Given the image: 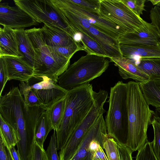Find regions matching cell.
Instances as JSON below:
<instances>
[{"mask_svg": "<svg viewBox=\"0 0 160 160\" xmlns=\"http://www.w3.org/2000/svg\"><path fill=\"white\" fill-rule=\"evenodd\" d=\"M53 129L47 110L39 118L35 129L36 142L43 148L44 142L49 133Z\"/></svg>", "mask_w": 160, "mask_h": 160, "instance_id": "23", "label": "cell"}, {"mask_svg": "<svg viewBox=\"0 0 160 160\" xmlns=\"http://www.w3.org/2000/svg\"><path fill=\"white\" fill-rule=\"evenodd\" d=\"M23 57L20 52L15 29L3 27L0 28V57Z\"/></svg>", "mask_w": 160, "mask_h": 160, "instance_id": "19", "label": "cell"}, {"mask_svg": "<svg viewBox=\"0 0 160 160\" xmlns=\"http://www.w3.org/2000/svg\"><path fill=\"white\" fill-rule=\"evenodd\" d=\"M133 62L149 79L160 78V58L140 59Z\"/></svg>", "mask_w": 160, "mask_h": 160, "instance_id": "22", "label": "cell"}, {"mask_svg": "<svg viewBox=\"0 0 160 160\" xmlns=\"http://www.w3.org/2000/svg\"><path fill=\"white\" fill-rule=\"evenodd\" d=\"M3 57L6 66L8 80H15L26 82L34 76L33 69L26 62L23 57Z\"/></svg>", "mask_w": 160, "mask_h": 160, "instance_id": "15", "label": "cell"}, {"mask_svg": "<svg viewBox=\"0 0 160 160\" xmlns=\"http://www.w3.org/2000/svg\"><path fill=\"white\" fill-rule=\"evenodd\" d=\"M95 94L89 83L67 92L63 117L56 131L58 150L63 148L87 115L94 103Z\"/></svg>", "mask_w": 160, "mask_h": 160, "instance_id": "3", "label": "cell"}, {"mask_svg": "<svg viewBox=\"0 0 160 160\" xmlns=\"http://www.w3.org/2000/svg\"><path fill=\"white\" fill-rule=\"evenodd\" d=\"M151 23L156 28L160 38V7L155 6L150 11Z\"/></svg>", "mask_w": 160, "mask_h": 160, "instance_id": "35", "label": "cell"}, {"mask_svg": "<svg viewBox=\"0 0 160 160\" xmlns=\"http://www.w3.org/2000/svg\"><path fill=\"white\" fill-rule=\"evenodd\" d=\"M108 136L105 120L102 115L87 131L75 154L71 160H92L93 155L89 148L91 142L96 139L103 142Z\"/></svg>", "mask_w": 160, "mask_h": 160, "instance_id": "14", "label": "cell"}, {"mask_svg": "<svg viewBox=\"0 0 160 160\" xmlns=\"http://www.w3.org/2000/svg\"><path fill=\"white\" fill-rule=\"evenodd\" d=\"M15 31L20 51L23 55L24 60L33 69L36 55L31 41L24 29Z\"/></svg>", "mask_w": 160, "mask_h": 160, "instance_id": "21", "label": "cell"}, {"mask_svg": "<svg viewBox=\"0 0 160 160\" xmlns=\"http://www.w3.org/2000/svg\"><path fill=\"white\" fill-rule=\"evenodd\" d=\"M16 5L38 23L56 27L72 38L73 33L52 4L51 0H14Z\"/></svg>", "mask_w": 160, "mask_h": 160, "instance_id": "7", "label": "cell"}, {"mask_svg": "<svg viewBox=\"0 0 160 160\" xmlns=\"http://www.w3.org/2000/svg\"><path fill=\"white\" fill-rule=\"evenodd\" d=\"M61 1L66 6L85 16L92 27L118 41L121 36L127 32L123 27L102 18L98 13L78 6L71 2L70 0H61Z\"/></svg>", "mask_w": 160, "mask_h": 160, "instance_id": "11", "label": "cell"}, {"mask_svg": "<svg viewBox=\"0 0 160 160\" xmlns=\"http://www.w3.org/2000/svg\"><path fill=\"white\" fill-rule=\"evenodd\" d=\"M19 85L20 92L27 105L30 107H45L26 82H20Z\"/></svg>", "mask_w": 160, "mask_h": 160, "instance_id": "27", "label": "cell"}, {"mask_svg": "<svg viewBox=\"0 0 160 160\" xmlns=\"http://www.w3.org/2000/svg\"><path fill=\"white\" fill-rule=\"evenodd\" d=\"M41 30L46 44L53 48L68 46L75 42L68 34L56 27L44 24Z\"/></svg>", "mask_w": 160, "mask_h": 160, "instance_id": "17", "label": "cell"}, {"mask_svg": "<svg viewBox=\"0 0 160 160\" xmlns=\"http://www.w3.org/2000/svg\"><path fill=\"white\" fill-rule=\"evenodd\" d=\"M65 106L66 96L54 103L47 110L53 130L56 131L59 126L63 117Z\"/></svg>", "mask_w": 160, "mask_h": 160, "instance_id": "25", "label": "cell"}, {"mask_svg": "<svg viewBox=\"0 0 160 160\" xmlns=\"http://www.w3.org/2000/svg\"><path fill=\"white\" fill-rule=\"evenodd\" d=\"M118 68L119 73L123 79H132L137 82L146 81L149 77L141 70L132 61L123 57L110 58Z\"/></svg>", "mask_w": 160, "mask_h": 160, "instance_id": "18", "label": "cell"}, {"mask_svg": "<svg viewBox=\"0 0 160 160\" xmlns=\"http://www.w3.org/2000/svg\"><path fill=\"white\" fill-rule=\"evenodd\" d=\"M39 23L26 12L16 5L0 3V24L14 29H24Z\"/></svg>", "mask_w": 160, "mask_h": 160, "instance_id": "12", "label": "cell"}, {"mask_svg": "<svg viewBox=\"0 0 160 160\" xmlns=\"http://www.w3.org/2000/svg\"><path fill=\"white\" fill-rule=\"evenodd\" d=\"M156 6H158L160 7V2H159Z\"/></svg>", "mask_w": 160, "mask_h": 160, "instance_id": "42", "label": "cell"}, {"mask_svg": "<svg viewBox=\"0 0 160 160\" xmlns=\"http://www.w3.org/2000/svg\"><path fill=\"white\" fill-rule=\"evenodd\" d=\"M123 57L133 62L138 59L160 58V45H130L119 44Z\"/></svg>", "mask_w": 160, "mask_h": 160, "instance_id": "16", "label": "cell"}, {"mask_svg": "<svg viewBox=\"0 0 160 160\" xmlns=\"http://www.w3.org/2000/svg\"><path fill=\"white\" fill-rule=\"evenodd\" d=\"M110 62L108 57L88 53L69 65L59 77L57 83L67 92L88 84L105 72Z\"/></svg>", "mask_w": 160, "mask_h": 160, "instance_id": "5", "label": "cell"}, {"mask_svg": "<svg viewBox=\"0 0 160 160\" xmlns=\"http://www.w3.org/2000/svg\"><path fill=\"white\" fill-rule=\"evenodd\" d=\"M26 82L47 109L64 97L68 92L59 86L56 82L45 76H33Z\"/></svg>", "mask_w": 160, "mask_h": 160, "instance_id": "10", "label": "cell"}, {"mask_svg": "<svg viewBox=\"0 0 160 160\" xmlns=\"http://www.w3.org/2000/svg\"><path fill=\"white\" fill-rule=\"evenodd\" d=\"M152 125L154 132V139L152 142L153 150L158 160H160V122L154 116Z\"/></svg>", "mask_w": 160, "mask_h": 160, "instance_id": "29", "label": "cell"}, {"mask_svg": "<svg viewBox=\"0 0 160 160\" xmlns=\"http://www.w3.org/2000/svg\"><path fill=\"white\" fill-rule=\"evenodd\" d=\"M9 149L14 160H22L21 156L18 151L16 149L15 146H11Z\"/></svg>", "mask_w": 160, "mask_h": 160, "instance_id": "40", "label": "cell"}, {"mask_svg": "<svg viewBox=\"0 0 160 160\" xmlns=\"http://www.w3.org/2000/svg\"><path fill=\"white\" fill-rule=\"evenodd\" d=\"M30 160H48L46 151L35 141Z\"/></svg>", "mask_w": 160, "mask_h": 160, "instance_id": "36", "label": "cell"}, {"mask_svg": "<svg viewBox=\"0 0 160 160\" xmlns=\"http://www.w3.org/2000/svg\"><path fill=\"white\" fill-rule=\"evenodd\" d=\"M98 13L102 18L123 27L128 32L136 31L145 21L122 0H100Z\"/></svg>", "mask_w": 160, "mask_h": 160, "instance_id": "9", "label": "cell"}, {"mask_svg": "<svg viewBox=\"0 0 160 160\" xmlns=\"http://www.w3.org/2000/svg\"><path fill=\"white\" fill-rule=\"evenodd\" d=\"M0 134L3 138L9 148L17 145L18 139L15 130L0 114Z\"/></svg>", "mask_w": 160, "mask_h": 160, "instance_id": "26", "label": "cell"}, {"mask_svg": "<svg viewBox=\"0 0 160 160\" xmlns=\"http://www.w3.org/2000/svg\"><path fill=\"white\" fill-rule=\"evenodd\" d=\"M57 146L56 131L54 130L51 135L46 153L48 160H59L57 153Z\"/></svg>", "mask_w": 160, "mask_h": 160, "instance_id": "33", "label": "cell"}, {"mask_svg": "<svg viewBox=\"0 0 160 160\" xmlns=\"http://www.w3.org/2000/svg\"><path fill=\"white\" fill-rule=\"evenodd\" d=\"M92 160H108L103 149L100 145L93 154Z\"/></svg>", "mask_w": 160, "mask_h": 160, "instance_id": "39", "label": "cell"}, {"mask_svg": "<svg viewBox=\"0 0 160 160\" xmlns=\"http://www.w3.org/2000/svg\"><path fill=\"white\" fill-rule=\"evenodd\" d=\"M47 110L44 107L27 105L17 87L0 96V114L15 130L18 151L27 153L32 151L35 142L37 123Z\"/></svg>", "mask_w": 160, "mask_h": 160, "instance_id": "1", "label": "cell"}, {"mask_svg": "<svg viewBox=\"0 0 160 160\" xmlns=\"http://www.w3.org/2000/svg\"><path fill=\"white\" fill-rule=\"evenodd\" d=\"M127 84L128 124L127 146L133 152L148 141V129L152 124L154 112L146 103L139 82L131 81Z\"/></svg>", "mask_w": 160, "mask_h": 160, "instance_id": "2", "label": "cell"}, {"mask_svg": "<svg viewBox=\"0 0 160 160\" xmlns=\"http://www.w3.org/2000/svg\"><path fill=\"white\" fill-rule=\"evenodd\" d=\"M0 96L9 78L6 64L3 56L0 57Z\"/></svg>", "mask_w": 160, "mask_h": 160, "instance_id": "34", "label": "cell"}, {"mask_svg": "<svg viewBox=\"0 0 160 160\" xmlns=\"http://www.w3.org/2000/svg\"><path fill=\"white\" fill-rule=\"evenodd\" d=\"M148 1H150L153 5H157L160 2V0H149Z\"/></svg>", "mask_w": 160, "mask_h": 160, "instance_id": "41", "label": "cell"}, {"mask_svg": "<svg viewBox=\"0 0 160 160\" xmlns=\"http://www.w3.org/2000/svg\"><path fill=\"white\" fill-rule=\"evenodd\" d=\"M106 100L98 96L91 108L59 152V160H71L75 154L87 132L98 118L106 112L103 106Z\"/></svg>", "mask_w": 160, "mask_h": 160, "instance_id": "8", "label": "cell"}, {"mask_svg": "<svg viewBox=\"0 0 160 160\" xmlns=\"http://www.w3.org/2000/svg\"><path fill=\"white\" fill-rule=\"evenodd\" d=\"M103 148L105 150L108 160H120L117 143L114 139L107 137L103 141Z\"/></svg>", "mask_w": 160, "mask_h": 160, "instance_id": "28", "label": "cell"}, {"mask_svg": "<svg viewBox=\"0 0 160 160\" xmlns=\"http://www.w3.org/2000/svg\"><path fill=\"white\" fill-rule=\"evenodd\" d=\"M135 160H158L154 153L152 142L147 141L138 150Z\"/></svg>", "mask_w": 160, "mask_h": 160, "instance_id": "30", "label": "cell"}, {"mask_svg": "<svg viewBox=\"0 0 160 160\" xmlns=\"http://www.w3.org/2000/svg\"><path fill=\"white\" fill-rule=\"evenodd\" d=\"M0 160H14L8 147L0 134Z\"/></svg>", "mask_w": 160, "mask_h": 160, "instance_id": "37", "label": "cell"}, {"mask_svg": "<svg viewBox=\"0 0 160 160\" xmlns=\"http://www.w3.org/2000/svg\"><path fill=\"white\" fill-rule=\"evenodd\" d=\"M75 32L73 37L74 40L77 42H81L88 53L95 54L108 58L104 50L95 40L80 32Z\"/></svg>", "mask_w": 160, "mask_h": 160, "instance_id": "24", "label": "cell"}, {"mask_svg": "<svg viewBox=\"0 0 160 160\" xmlns=\"http://www.w3.org/2000/svg\"><path fill=\"white\" fill-rule=\"evenodd\" d=\"M25 30L36 55L34 76H46L57 82L59 77L70 65V59L62 56L54 48L46 44L41 28L34 27Z\"/></svg>", "mask_w": 160, "mask_h": 160, "instance_id": "4", "label": "cell"}, {"mask_svg": "<svg viewBox=\"0 0 160 160\" xmlns=\"http://www.w3.org/2000/svg\"><path fill=\"white\" fill-rule=\"evenodd\" d=\"M119 152L120 160H133L132 156V152L127 145L117 143Z\"/></svg>", "mask_w": 160, "mask_h": 160, "instance_id": "38", "label": "cell"}, {"mask_svg": "<svg viewBox=\"0 0 160 160\" xmlns=\"http://www.w3.org/2000/svg\"><path fill=\"white\" fill-rule=\"evenodd\" d=\"M127 99V84L119 81L111 88L105 119L108 137L125 145L127 144L128 129Z\"/></svg>", "mask_w": 160, "mask_h": 160, "instance_id": "6", "label": "cell"}, {"mask_svg": "<svg viewBox=\"0 0 160 160\" xmlns=\"http://www.w3.org/2000/svg\"><path fill=\"white\" fill-rule=\"evenodd\" d=\"M118 42L119 44L130 45H160V38L156 28L146 21L134 32L122 35Z\"/></svg>", "mask_w": 160, "mask_h": 160, "instance_id": "13", "label": "cell"}, {"mask_svg": "<svg viewBox=\"0 0 160 160\" xmlns=\"http://www.w3.org/2000/svg\"><path fill=\"white\" fill-rule=\"evenodd\" d=\"M123 2L132 11L139 16L145 11L146 0H122Z\"/></svg>", "mask_w": 160, "mask_h": 160, "instance_id": "32", "label": "cell"}, {"mask_svg": "<svg viewBox=\"0 0 160 160\" xmlns=\"http://www.w3.org/2000/svg\"><path fill=\"white\" fill-rule=\"evenodd\" d=\"M70 1L80 7L98 13L100 0H70Z\"/></svg>", "mask_w": 160, "mask_h": 160, "instance_id": "31", "label": "cell"}, {"mask_svg": "<svg viewBox=\"0 0 160 160\" xmlns=\"http://www.w3.org/2000/svg\"><path fill=\"white\" fill-rule=\"evenodd\" d=\"M140 89L148 105L160 108V78L139 82Z\"/></svg>", "mask_w": 160, "mask_h": 160, "instance_id": "20", "label": "cell"}]
</instances>
